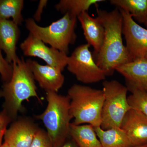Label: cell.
Wrapping results in <instances>:
<instances>
[{
	"mask_svg": "<svg viewBox=\"0 0 147 147\" xmlns=\"http://www.w3.org/2000/svg\"><path fill=\"white\" fill-rule=\"evenodd\" d=\"M97 13L105 28V36L100 51L93 56L106 76H110L117 67L132 61L123 41V18L117 8L110 11L97 9Z\"/></svg>",
	"mask_w": 147,
	"mask_h": 147,
	"instance_id": "6da1fadb",
	"label": "cell"
},
{
	"mask_svg": "<svg viewBox=\"0 0 147 147\" xmlns=\"http://www.w3.org/2000/svg\"><path fill=\"white\" fill-rule=\"evenodd\" d=\"M12 65L11 79L3 84L0 90V97L4 100L3 110L13 121L18 118V113L23 110L24 101H28L32 97L36 98L40 103L41 101L37 92L33 74L24 58H19Z\"/></svg>",
	"mask_w": 147,
	"mask_h": 147,
	"instance_id": "7a4b0ae2",
	"label": "cell"
},
{
	"mask_svg": "<svg viewBox=\"0 0 147 147\" xmlns=\"http://www.w3.org/2000/svg\"><path fill=\"white\" fill-rule=\"evenodd\" d=\"M47 105L45 111L36 116L42 121L46 128L53 147H61L69 135L70 121V100L68 96L58 92H46Z\"/></svg>",
	"mask_w": 147,
	"mask_h": 147,
	"instance_id": "3957f363",
	"label": "cell"
},
{
	"mask_svg": "<svg viewBox=\"0 0 147 147\" xmlns=\"http://www.w3.org/2000/svg\"><path fill=\"white\" fill-rule=\"evenodd\" d=\"M70 111L76 125L88 123L94 127H100L101 113L105 96L102 90L74 84L68 90Z\"/></svg>",
	"mask_w": 147,
	"mask_h": 147,
	"instance_id": "277c9868",
	"label": "cell"
},
{
	"mask_svg": "<svg viewBox=\"0 0 147 147\" xmlns=\"http://www.w3.org/2000/svg\"><path fill=\"white\" fill-rule=\"evenodd\" d=\"M77 19L66 13L50 26L43 27L38 26L33 18H29L26 20V27L30 33L45 44L67 55L69 45L76 42Z\"/></svg>",
	"mask_w": 147,
	"mask_h": 147,
	"instance_id": "5b68a950",
	"label": "cell"
},
{
	"mask_svg": "<svg viewBox=\"0 0 147 147\" xmlns=\"http://www.w3.org/2000/svg\"><path fill=\"white\" fill-rule=\"evenodd\" d=\"M102 86L105 99L100 127L103 130L120 127L124 117L131 109L127 101L128 89L115 80H105Z\"/></svg>",
	"mask_w": 147,
	"mask_h": 147,
	"instance_id": "8992f818",
	"label": "cell"
},
{
	"mask_svg": "<svg viewBox=\"0 0 147 147\" xmlns=\"http://www.w3.org/2000/svg\"><path fill=\"white\" fill-rule=\"evenodd\" d=\"M88 44L76 47L68 57L67 68L79 82L85 84H94L106 78L105 71L96 63Z\"/></svg>",
	"mask_w": 147,
	"mask_h": 147,
	"instance_id": "52a82bcc",
	"label": "cell"
},
{
	"mask_svg": "<svg viewBox=\"0 0 147 147\" xmlns=\"http://www.w3.org/2000/svg\"><path fill=\"white\" fill-rule=\"evenodd\" d=\"M24 55L28 57L40 58L47 65L63 71L67 65L68 57L53 47H49L44 42L29 32L27 38L20 45Z\"/></svg>",
	"mask_w": 147,
	"mask_h": 147,
	"instance_id": "ba28073f",
	"label": "cell"
},
{
	"mask_svg": "<svg viewBox=\"0 0 147 147\" xmlns=\"http://www.w3.org/2000/svg\"><path fill=\"white\" fill-rule=\"evenodd\" d=\"M118 9L123 18V34L131 60L145 58L147 53V29L137 24L129 13Z\"/></svg>",
	"mask_w": 147,
	"mask_h": 147,
	"instance_id": "9c48e42d",
	"label": "cell"
},
{
	"mask_svg": "<svg viewBox=\"0 0 147 147\" xmlns=\"http://www.w3.org/2000/svg\"><path fill=\"white\" fill-rule=\"evenodd\" d=\"M39 128L31 118H17L7 129L4 142L13 147H30Z\"/></svg>",
	"mask_w": 147,
	"mask_h": 147,
	"instance_id": "30bf717a",
	"label": "cell"
},
{
	"mask_svg": "<svg viewBox=\"0 0 147 147\" xmlns=\"http://www.w3.org/2000/svg\"><path fill=\"white\" fill-rule=\"evenodd\" d=\"M133 147L147 144V117L141 112L130 109L120 125Z\"/></svg>",
	"mask_w": 147,
	"mask_h": 147,
	"instance_id": "8fae6325",
	"label": "cell"
},
{
	"mask_svg": "<svg viewBox=\"0 0 147 147\" xmlns=\"http://www.w3.org/2000/svg\"><path fill=\"white\" fill-rule=\"evenodd\" d=\"M26 61L35 80L46 92H58L62 87L64 83L65 76L60 69L47 65H42L31 59Z\"/></svg>",
	"mask_w": 147,
	"mask_h": 147,
	"instance_id": "7c38bea8",
	"label": "cell"
},
{
	"mask_svg": "<svg viewBox=\"0 0 147 147\" xmlns=\"http://www.w3.org/2000/svg\"><path fill=\"white\" fill-rule=\"evenodd\" d=\"M125 78L127 89H141L147 91V59L132 61L115 69Z\"/></svg>",
	"mask_w": 147,
	"mask_h": 147,
	"instance_id": "4fadbf2b",
	"label": "cell"
},
{
	"mask_svg": "<svg viewBox=\"0 0 147 147\" xmlns=\"http://www.w3.org/2000/svg\"><path fill=\"white\" fill-rule=\"evenodd\" d=\"M20 35L18 26L12 20L0 18V50L6 55L5 59L10 64L17 61L16 44Z\"/></svg>",
	"mask_w": 147,
	"mask_h": 147,
	"instance_id": "5bb4252c",
	"label": "cell"
},
{
	"mask_svg": "<svg viewBox=\"0 0 147 147\" xmlns=\"http://www.w3.org/2000/svg\"><path fill=\"white\" fill-rule=\"evenodd\" d=\"M77 19L81 24L87 44L93 47V55H96L101 49L105 36V28L100 18L98 16L93 18L86 11Z\"/></svg>",
	"mask_w": 147,
	"mask_h": 147,
	"instance_id": "9a60e30c",
	"label": "cell"
},
{
	"mask_svg": "<svg viewBox=\"0 0 147 147\" xmlns=\"http://www.w3.org/2000/svg\"><path fill=\"white\" fill-rule=\"evenodd\" d=\"M69 135L78 147H102L94 127L91 125H76L71 123Z\"/></svg>",
	"mask_w": 147,
	"mask_h": 147,
	"instance_id": "2e32d148",
	"label": "cell"
},
{
	"mask_svg": "<svg viewBox=\"0 0 147 147\" xmlns=\"http://www.w3.org/2000/svg\"><path fill=\"white\" fill-rule=\"evenodd\" d=\"M102 147H133L125 132L120 127L103 130L100 127H94Z\"/></svg>",
	"mask_w": 147,
	"mask_h": 147,
	"instance_id": "e0dca14e",
	"label": "cell"
},
{
	"mask_svg": "<svg viewBox=\"0 0 147 147\" xmlns=\"http://www.w3.org/2000/svg\"><path fill=\"white\" fill-rule=\"evenodd\" d=\"M116 8L127 12L140 24H144L147 14V0H110Z\"/></svg>",
	"mask_w": 147,
	"mask_h": 147,
	"instance_id": "ac0fdd59",
	"label": "cell"
},
{
	"mask_svg": "<svg viewBox=\"0 0 147 147\" xmlns=\"http://www.w3.org/2000/svg\"><path fill=\"white\" fill-rule=\"evenodd\" d=\"M104 0H61L55 6V8L61 13H68L74 17H78L83 12L88 11L90 7Z\"/></svg>",
	"mask_w": 147,
	"mask_h": 147,
	"instance_id": "d6986e66",
	"label": "cell"
},
{
	"mask_svg": "<svg viewBox=\"0 0 147 147\" xmlns=\"http://www.w3.org/2000/svg\"><path fill=\"white\" fill-rule=\"evenodd\" d=\"M24 5L22 0H0V18L12 21L18 25L24 21L22 14Z\"/></svg>",
	"mask_w": 147,
	"mask_h": 147,
	"instance_id": "ffe728a7",
	"label": "cell"
},
{
	"mask_svg": "<svg viewBox=\"0 0 147 147\" xmlns=\"http://www.w3.org/2000/svg\"><path fill=\"white\" fill-rule=\"evenodd\" d=\"M131 94L127 96V101L131 109L139 110L147 117V91L141 89H127Z\"/></svg>",
	"mask_w": 147,
	"mask_h": 147,
	"instance_id": "44dd1931",
	"label": "cell"
},
{
	"mask_svg": "<svg viewBox=\"0 0 147 147\" xmlns=\"http://www.w3.org/2000/svg\"><path fill=\"white\" fill-rule=\"evenodd\" d=\"M30 147H53L47 131L39 128Z\"/></svg>",
	"mask_w": 147,
	"mask_h": 147,
	"instance_id": "7402d4cb",
	"label": "cell"
},
{
	"mask_svg": "<svg viewBox=\"0 0 147 147\" xmlns=\"http://www.w3.org/2000/svg\"><path fill=\"white\" fill-rule=\"evenodd\" d=\"M12 64L9 63L3 57L0 50V76L4 83L10 81L12 74Z\"/></svg>",
	"mask_w": 147,
	"mask_h": 147,
	"instance_id": "603a6c76",
	"label": "cell"
},
{
	"mask_svg": "<svg viewBox=\"0 0 147 147\" xmlns=\"http://www.w3.org/2000/svg\"><path fill=\"white\" fill-rule=\"evenodd\" d=\"M12 121L5 110H3L0 112V147H1L3 144L2 140L6 130Z\"/></svg>",
	"mask_w": 147,
	"mask_h": 147,
	"instance_id": "cb8c5ba5",
	"label": "cell"
},
{
	"mask_svg": "<svg viewBox=\"0 0 147 147\" xmlns=\"http://www.w3.org/2000/svg\"><path fill=\"white\" fill-rule=\"evenodd\" d=\"M47 1L46 0L40 1L38 8L34 15V20L35 21H38V22L40 21L43 9L47 5Z\"/></svg>",
	"mask_w": 147,
	"mask_h": 147,
	"instance_id": "d4e9b609",
	"label": "cell"
},
{
	"mask_svg": "<svg viewBox=\"0 0 147 147\" xmlns=\"http://www.w3.org/2000/svg\"><path fill=\"white\" fill-rule=\"evenodd\" d=\"M61 147H78L73 139L66 141Z\"/></svg>",
	"mask_w": 147,
	"mask_h": 147,
	"instance_id": "484cf974",
	"label": "cell"
},
{
	"mask_svg": "<svg viewBox=\"0 0 147 147\" xmlns=\"http://www.w3.org/2000/svg\"><path fill=\"white\" fill-rule=\"evenodd\" d=\"M1 147H13L12 146H10L8 144H7L5 142H4L3 143Z\"/></svg>",
	"mask_w": 147,
	"mask_h": 147,
	"instance_id": "4316f807",
	"label": "cell"
},
{
	"mask_svg": "<svg viewBox=\"0 0 147 147\" xmlns=\"http://www.w3.org/2000/svg\"><path fill=\"white\" fill-rule=\"evenodd\" d=\"M144 24L145 26H146V29H147V14L146 16V19H145Z\"/></svg>",
	"mask_w": 147,
	"mask_h": 147,
	"instance_id": "83f0119b",
	"label": "cell"
},
{
	"mask_svg": "<svg viewBox=\"0 0 147 147\" xmlns=\"http://www.w3.org/2000/svg\"><path fill=\"white\" fill-rule=\"evenodd\" d=\"M137 147H147V144L144 145V146H141Z\"/></svg>",
	"mask_w": 147,
	"mask_h": 147,
	"instance_id": "f1b7e54d",
	"label": "cell"
},
{
	"mask_svg": "<svg viewBox=\"0 0 147 147\" xmlns=\"http://www.w3.org/2000/svg\"><path fill=\"white\" fill-rule=\"evenodd\" d=\"M145 58H146V59H147V53L146 54V56H145Z\"/></svg>",
	"mask_w": 147,
	"mask_h": 147,
	"instance_id": "f546056e",
	"label": "cell"
},
{
	"mask_svg": "<svg viewBox=\"0 0 147 147\" xmlns=\"http://www.w3.org/2000/svg\"></svg>",
	"mask_w": 147,
	"mask_h": 147,
	"instance_id": "4dcf8cb0",
	"label": "cell"
}]
</instances>
